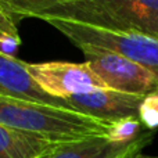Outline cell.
<instances>
[{"instance_id": "obj_1", "label": "cell", "mask_w": 158, "mask_h": 158, "mask_svg": "<svg viewBox=\"0 0 158 158\" xmlns=\"http://www.w3.org/2000/svg\"><path fill=\"white\" fill-rule=\"evenodd\" d=\"M0 6L22 18L63 19L158 40V0H14Z\"/></svg>"}, {"instance_id": "obj_2", "label": "cell", "mask_w": 158, "mask_h": 158, "mask_svg": "<svg viewBox=\"0 0 158 158\" xmlns=\"http://www.w3.org/2000/svg\"><path fill=\"white\" fill-rule=\"evenodd\" d=\"M0 123L53 143L106 136L111 122L63 107L0 97Z\"/></svg>"}, {"instance_id": "obj_3", "label": "cell", "mask_w": 158, "mask_h": 158, "mask_svg": "<svg viewBox=\"0 0 158 158\" xmlns=\"http://www.w3.org/2000/svg\"><path fill=\"white\" fill-rule=\"evenodd\" d=\"M79 49H96L121 54L147 68L158 78V40L136 33H122L63 19H44Z\"/></svg>"}, {"instance_id": "obj_4", "label": "cell", "mask_w": 158, "mask_h": 158, "mask_svg": "<svg viewBox=\"0 0 158 158\" xmlns=\"http://www.w3.org/2000/svg\"><path fill=\"white\" fill-rule=\"evenodd\" d=\"M86 63L111 90L136 96L158 92V78L140 64L121 54L85 47Z\"/></svg>"}, {"instance_id": "obj_5", "label": "cell", "mask_w": 158, "mask_h": 158, "mask_svg": "<svg viewBox=\"0 0 158 158\" xmlns=\"http://www.w3.org/2000/svg\"><path fill=\"white\" fill-rule=\"evenodd\" d=\"M33 81L46 94L56 98H67L96 89H108L87 63H52L27 64Z\"/></svg>"}, {"instance_id": "obj_6", "label": "cell", "mask_w": 158, "mask_h": 158, "mask_svg": "<svg viewBox=\"0 0 158 158\" xmlns=\"http://www.w3.org/2000/svg\"><path fill=\"white\" fill-rule=\"evenodd\" d=\"M144 96L128 94L111 89H96L64 98L69 110L101 121L114 122L126 117H139V107Z\"/></svg>"}, {"instance_id": "obj_7", "label": "cell", "mask_w": 158, "mask_h": 158, "mask_svg": "<svg viewBox=\"0 0 158 158\" xmlns=\"http://www.w3.org/2000/svg\"><path fill=\"white\" fill-rule=\"evenodd\" d=\"M0 97L18 98L68 108L64 98L52 97L40 89V86L31 77L27 63L4 54H0Z\"/></svg>"}, {"instance_id": "obj_8", "label": "cell", "mask_w": 158, "mask_h": 158, "mask_svg": "<svg viewBox=\"0 0 158 158\" xmlns=\"http://www.w3.org/2000/svg\"><path fill=\"white\" fill-rule=\"evenodd\" d=\"M154 137L153 131H147L139 140L129 146L111 143L107 136L87 137L78 142L61 143L52 151L39 158H117L132 150H142Z\"/></svg>"}, {"instance_id": "obj_9", "label": "cell", "mask_w": 158, "mask_h": 158, "mask_svg": "<svg viewBox=\"0 0 158 158\" xmlns=\"http://www.w3.org/2000/svg\"><path fill=\"white\" fill-rule=\"evenodd\" d=\"M58 144L0 123V158H39Z\"/></svg>"}, {"instance_id": "obj_10", "label": "cell", "mask_w": 158, "mask_h": 158, "mask_svg": "<svg viewBox=\"0 0 158 158\" xmlns=\"http://www.w3.org/2000/svg\"><path fill=\"white\" fill-rule=\"evenodd\" d=\"M142 129L143 123L139 117H126L111 122V126L106 136L114 144L129 146L146 133V132H142Z\"/></svg>"}, {"instance_id": "obj_11", "label": "cell", "mask_w": 158, "mask_h": 158, "mask_svg": "<svg viewBox=\"0 0 158 158\" xmlns=\"http://www.w3.org/2000/svg\"><path fill=\"white\" fill-rule=\"evenodd\" d=\"M139 119L147 131H156L158 128V92L144 96L139 107Z\"/></svg>"}, {"instance_id": "obj_12", "label": "cell", "mask_w": 158, "mask_h": 158, "mask_svg": "<svg viewBox=\"0 0 158 158\" xmlns=\"http://www.w3.org/2000/svg\"><path fill=\"white\" fill-rule=\"evenodd\" d=\"M19 44H21V38L19 36H3V38H0V54L14 57Z\"/></svg>"}, {"instance_id": "obj_13", "label": "cell", "mask_w": 158, "mask_h": 158, "mask_svg": "<svg viewBox=\"0 0 158 158\" xmlns=\"http://www.w3.org/2000/svg\"><path fill=\"white\" fill-rule=\"evenodd\" d=\"M0 31L11 36H19L13 15H10L2 6H0Z\"/></svg>"}, {"instance_id": "obj_14", "label": "cell", "mask_w": 158, "mask_h": 158, "mask_svg": "<svg viewBox=\"0 0 158 158\" xmlns=\"http://www.w3.org/2000/svg\"><path fill=\"white\" fill-rule=\"evenodd\" d=\"M139 153H140V150H132V151H128V153L122 154V156H119L117 158H135L139 156Z\"/></svg>"}, {"instance_id": "obj_15", "label": "cell", "mask_w": 158, "mask_h": 158, "mask_svg": "<svg viewBox=\"0 0 158 158\" xmlns=\"http://www.w3.org/2000/svg\"><path fill=\"white\" fill-rule=\"evenodd\" d=\"M135 158H158V157H146V156H137V157H135Z\"/></svg>"}, {"instance_id": "obj_16", "label": "cell", "mask_w": 158, "mask_h": 158, "mask_svg": "<svg viewBox=\"0 0 158 158\" xmlns=\"http://www.w3.org/2000/svg\"><path fill=\"white\" fill-rule=\"evenodd\" d=\"M4 2H14V0H0V3H4Z\"/></svg>"}]
</instances>
